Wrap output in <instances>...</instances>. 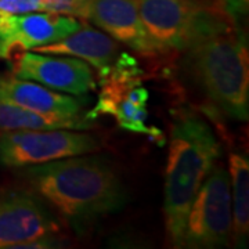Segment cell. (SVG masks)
I'll return each instance as SVG.
<instances>
[{"label": "cell", "instance_id": "cell-17", "mask_svg": "<svg viewBox=\"0 0 249 249\" xmlns=\"http://www.w3.org/2000/svg\"><path fill=\"white\" fill-rule=\"evenodd\" d=\"M217 11H220L229 22L237 29H242V24L248 16L249 0H209Z\"/></svg>", "mask_w": 249, "mask_h": 249}, {"label": "cell", "instance_id": "cell-2", "mask_svg": "<svg viewBox=\"0 0 249 249\" xmlns=\"http://www.w3.org/2000/svg\"><path fill=\"white\" fill-rule=\"evenodd\" d=\"M220 155V144L206 121L191 114L175 121L163 191L165 227L175 248H181L190 206Z\"/></svg>", "mask_w": 249, "mask_h": 249}, {"label": "cell", "instance_id": "cell-6", "mask_svg": "<svg viewBox=\"0 0 249 249\" xmlns=\"http://www.w3.org/2000/svg\"><path fill=\"white\" fill-rule=\"evenodd\" d=\"M100 150L98 140L83 130H11L0 134V163L27 168Z\"/></svg>", "mask_w": 249, "mask_h": 249}, {"label": "cell", "instance_id": "cell-8", "mask_svg": "<svg viewBox=\"0 0 249 249\" xmlns=\"http://www.w3.org/2000/svg\"><path fill=\"white\" fill-rule=\"evenodd\" d=\"M76 17L55 13H25L0 17V57L7 58L16 52L58 42L82 27Z\"/></svg>", "mask_w": 249, "mask_h": 249}, {"label": "cell", "instance_id": "cell-10", "mask_svg": "<svg viewBox=\"0 0 249 249\" xmlns=\"http://www.w3.org/2000/svg\"><path fill=\"white\" fill-rule=\"evenodd\" d=\"M13 72L17 78L78 97L96 88L93 70L76 57H53L28 50L18 57Z\"/></svg>", "mask_w": 249, "mask_h": 249}, {"label": "cell", "instance_id": "cell-15", "mask_svg": "<svg viewBox=\"0 0 249 249\" xmlns=\"http://www.w3.org/2000/svg\"><path fill=\"white\" fill-rule=\"evenodd\" d=\"M229 176L231 190L232 232L237 248L247 247L249 235V160L248 157L232 152L229 157Z\"/></svg>", "mask_w": 249, "mask_h": 249}, {"label": "cell", "instance_id": "cell-16", "mask_svg": "<svg viewBox=\"0 0 249 249\" xmlns=\"http://www.w3.org/2000/svg\"><path fill=\"white\" fill-rule=\"evenodd\" d=\"M42 11L88 19L90 0H40Z\"/></svg>", "mask_w": 249, "mask_h": 249}, {"label": "cell", "instance_id": "cell-12", "mask_svg": "<svg viewBox=\"0 0 249 249\" xmlns=\"http://www.w3.org/2000/svg\"><path fill=\"white\" fill-rule=\"evenodd\" d=\"M32 52L52 55H72L80 58L96 68L101 79L107 78L112 70V65L118 60V45L115 39L86 25L85 22L71 35L50 45L35 47Z\"/></svg>", "mask_w": 249, "mask_h": 249}, {"label": "cell", "instance_id": "cell-7", "mask_svg": "<svg viewBox=\"0 0 249 249\" xmlns=\"http://www.w3.org/2000/svg\"><path fill=\"white\" fill-rule=\"evenodd\" d=\"M107 78L103 79V90L91 116L108 114L118 124L133 133H148V91L142 85V73L133 58L124 54L116 60Z\"/></svg>", "mask_w": 249, "mask_h": 249}, {"label": "cell", "instance_id": "cell-18", "mask_svg": "<svg viewBox=\"0 0 249 249\" xmlns=\"http://www.w3.org/2000/svg\"><path fill=\"white\" fill-rule=\"evenodd\" d=\"M42 11L40 0H0V17Z\"/></svg>", "mask_w": 249, "mask_h": 249}, {"label": "cell", "instance_id": "cell-4", "mask_svg": "<svg viewBox=\"0 0 249 249\" xmlns=\"http://www.w3.org/2000/svg\"><path fill=\"white\" fill-rule=\"evenodd\" d=\"M144 28L160 54L184 53L234 28L209 0H136Z\"/></svg>", "mask_w": 249, "mask_h": 249}, {"label": "cell", "instance_id": "cell-14", "mask_svg": "<svg viewBox=\"0 0 249 249\" xmlns=\"http://www.w3.org/2000/svg\"><path fill=\"white\" fill-rule=\"evenodd\" d=\"M91 122L79 116H61L36 112L0 100V132L11 130H89Z\"/></svg>", "mask_w": 249, "mask_h": 249}, {"label": "cell", "instance_id": "cell-9", "mask_svg": "<svg viewBox=\"0 0 249 249\" xmlns=\"http://www.w3.org/2000/svg\"><path fill=\"white\" fill-rule=\"evenodd\" d=\"M58 229L57 219L36 194L13 191L0 196V249H17Z\"/></svg>", "mask_w": 249, "mask_h": 249}, {"label": "cell", "instance_id": "cell-5", "mask_svg": "<svg viewBox=\"0 0 249 249\" xmlns=\"http://www.w3.org/2000/svg\"><path fill=\"white\" fill-rule=\"evenodd\" d=\"M231 232L230 176L227 168L216 162L190 206L181 248H224L231 241Z\"/></svg>", "mask_w": 249, "mask_h": 249}, {"label": "cell", "instance_id": "cell-11", "mask_svg": "<svg viewBox=\"0 0 249 249\" xmlns=\"http://www.w3.org/2000/svg\"><path fill=\"white\" fill-rule=\"evenodd\" d=\"M88 19L137 53L160 54L144 28L136 0H90Z\"/></svg>", "mask_w": 249, "mask_h": 249}, {"label": "cell", "instance_id": "cell-3", "mask_svg": "<svg viewBox=\"0 0 249 249\" xmlns=\"http://www.w3.org/2000/svg\"><path fill=\"white\" fill-rule=\"evenodd\" d=\"M187 78L223 115L249 116L248 45L242 29L212 36L184 52Z\"/></svg>", "mask_w": 249, "mask_h": 249}, {"label": "cell", "instance_id": "cell-1", "mask_svg": "<svg viewBox=\"0 0 249 249\" xmlns=\"http://www.w3.org/2000/svg\"><path fill=\"white\" fill-rule=\"evenodd\" d=\"M24 178L34 194L53 206L76 234L126 204L119 175L106 158L76 155L31 165Z\"/></svg>", "mask_w": 249, "mask_h": 249}, {"label": "cell", "instance_id": "cell-13", "mask_svg": "<svg viewBox=\"0 0 249 249\" xmlns=\"http://www.w3.org/2000/svg\"><path fill=\"white\" fill-rule=\"evenodd\" d=\"M0 100L36 112L61 116H78L83 106L80 98L17 76L0 78Z\"/></svg>", "mask_w": 249, "mask_h": 249}]
</instances>
